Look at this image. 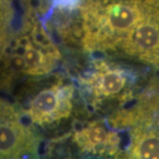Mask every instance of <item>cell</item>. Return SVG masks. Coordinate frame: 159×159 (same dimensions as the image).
Instances as JSON below:
<instances>
[{"instance_id": "1", "label": "cell", "mask_w": 159, "mask_h": 159, "mask_svg": "<svg viewBox=\"0 0 159 159\" xmlns=\"http://www.w3.org/2000/svg\"><path fill=\"white\" fill-rule=\"evenodd\" d=\"M151 4L141 0H85L80 8L85 46L89 50L119 48L147 16Z\"/></svg>"}, {"instance_id": "2", "label": "cell", "mask_w": 159, "mask_h": 159, "mask_svg": "<svg viewBox=\"0 0 159 159\" xmlns=\"http://www.w3.org/2000/svg\"><path fill=\"white\" fill-rule=\"evenodd\" d=\"M1 159H40L41 135L12 110L2 108Z\"/></svg>"}, {"instance_id": "3", "label": "cell", "mask_w": 159, "mask_h": 159, "mask_svg": "<svg viewBox=\"0 0 159 159\" xmlns=\"http://www.w3.org/2000/svg\"><path fill=\"white\" fill-rule=\"evenodd\" d=\"M73 88L54 84L36 93L25 112L32 124L46 127L67 119L72 110Z\"/></svg>"}, {"instance_id": "4", "label": "cell", "mask_w": 159, "mask_h": 159, "mask_svg": "<svg viewBox=\"0 0 159 159\" xmlns=\"http://www.w3.org/2000/svg\"><path fill=\"white\" fill-rule=\"evenodd\" d=\"M119 49L131 57L159 65V11L152 4L147 16L131 31Z\"/></svg>"}, {"instance_id": "5", "label": "cell", "mask_w": 159, "mask_h": 159, "mask_svg": "<svg viewBox=\"0 0 159 159\" xmlns=\"http://www.w3.org/2000/svg\"><path fill=\"white\" fill-rule=\"evenodd\" d=\"M118 159H159V120L133 126Z\"/></svg>"}, {"instance_id": "6", "label": "cell", "mask_w": 159, "mask_h": 159, "mask_svg": "<svg viewBox=\"0 0 159 159\" xmlns=\"http://www.w3.org/2000/svg\"><path fill=\"white\" fill-rule=\"evenodd\" d=\"M90 82L97 97H116L124 90L126 78L121 70L102 65L99 66V71L92 77Z\"/></svg>"}, {"instance_id": "7", "label": "cell", "mask_w": 159, "mask_h": 159, "mask_svg": "<svg viewBox=\"0 0 159 159\" xmlns=\"http://www.w3.org/2000/svg\"><path fill=\"white\" fill-rule=\"evenodd\" d=\"M79 3L80 0H53V4L58 8L74 9Z\"/></svg>"}]
</instances>
